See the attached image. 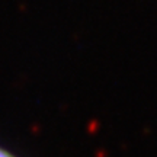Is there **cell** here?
Masks as SVG:
<instances>
[{
    "label": "cell",
    "mask_w": 157,
    "mask_h": 157,
    "mask_svg": "<svg viewBox=\"0 0 157 157\" xmlns=\"http://www.w3.org/2000/svg\"><path fill=\"white\" fill-rule=\"evenodd\" d=\"M0 157H17V156H15V154L10 153L7 148H5V147L0 146Z\"/></svg>",
    "instance_id": "6da1fadb"
}]
</instances>
